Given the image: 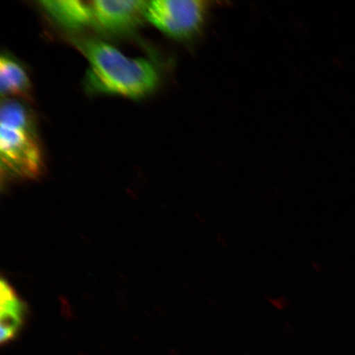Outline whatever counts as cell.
Segmentation results:
<instances>
[{"instance_id":"2","label":"cell","mask_w":355,"mask_h":355,"mask_svg":"<svg viewBox=\"0 0 355 355\" xmlns=\"http://www.w3.org/2000/svg\"><path fill=\"white\" fill-rule=\"evenodd\" d=\"M0 154L8 174L33 179L41 174L42 154L33 119L19 102L6 100L0 110Z\"/></svg>"},{"instance_id":"6","label":"cell","mask_w":355,"mask_h":355,"mask_svg":"<svg viewBox=\"0 0 355 355\" xmlns=\"http://www.w3.org/2000/svg\"><path fill=\"white\" fill-rule=\"evenodd\" d=\"M26 307L7 282H1V343H10L24 322Z\"/></svg>"},{"instance_id":"1","label":"cell","mask_w":355,"mask_h":355,"mask_svg":"<svg viewBox=\"0 0 355 355\" xmlns=\"http://www.w3.org/2000/svg\"><path fill=\"white\" fill-rule=\"evenodd\" d=\"M79 46L90 64L88 82L93 90L137 99L157 87L158 70L150 61L130 59L116 48L96 40Z\"/></svg>"},{"instance_id":"4","label":"cell","mask_w":355,"mask_h":355,"mask_svg":"<svg viewBox=\"0 0 355 355\" xmlns=\"http://www.w3.org/2000/svg\"><path fill=\"white\" fill-rule=\"evenodd\" d=\"M90 3L95 24L112 33L135 28L145 17L148 4L141 0H96Z\"/></svg>"},{"instance_id":"7","label":"cell","mask_w":355,"mask_h":355,"mask_svg":"<svg viewBox=\"0 0 355 355\" xmlns=\"http://www.w3.org/2000/svg\"><path fill=\"white\" fill-rule=\"evenodd\" d=\"M0 92L3 96H19L30 99L32 85L26 71L7 55L0 58Z\"/></svg>"},{"instance_id":"3","label":"cell","mask_w":355,"mask_h":355,"mask_svg":"<svg viewBox=\"0 0 355 355\" xmlns=\"http://www.w3.org/2000/svg\"><path fill=\"white\" fill-rule=\"evenodd\" d=\"M210 10L211 3L202 0H155L145 17L168 37L184 41L202 32Z\"/></svg>"},{"instance_id":"5","label":"cell","mask_w":355,"mask_h":355,"mask_svg":"<svg viewBox=\"0 0 355 355\" xmlns=\"http://www.w3.org/2000/svg\"><path fill=\"white\" fill-rule=\"evenodd\" d=\"M40 3L53 20L66 29L76 31L94 22L90 2L59 0Z\"/></svg>"}]
</instances>
